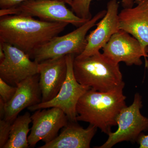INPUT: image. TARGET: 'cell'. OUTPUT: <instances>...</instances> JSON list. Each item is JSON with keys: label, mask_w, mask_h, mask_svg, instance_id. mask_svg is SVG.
<instances>
[{"label": "cell", "mask_w": 148, "mask_h": 148, "mask_svg": "<svg viewBox=\"0 0 148 148\" xmlns=\"http://www.w3.org/2000/svg\"><path fill=\"white\" fill-rule=\"evenodd\" d=\"M137 4L134 8H125L119 14V28L137 39L146 51L148 47V0H141Z\"/></svg>", "instance_id": "cell-14"}, {"label": "cell", "mask_w": 148, "mask_h": 148, "mask_svg": "<svg viewBox=\"0 0 148 148\" xmlns=\"http://www.w3.org/2000/svg\"><path fill=\"white\" fill-rule=\"evenodd\" d=\"M5 103H4L2 99L0 98V118L1 119H3L4 118L5 113Z\"/></svg>", "instance_id": "cell-22"}, {"label": "cell", "mask_w": 148, "mask_h": 148, "mask_svg": "<svg viewBox=\"0 0 148 148\" xmlns=\"http://www.w3.org/2000/svg\"><path fill=\"white\" fill-rule=\"evenodd\" d=\"M39 79V74H37L17 84V90L13 98L5 104L3 119L12 123L24 109L41 103L42 96Z\"/></svg>", "instance_id": "cell-13"}, {"label": "cell", "mask_w": 148, "mask_h": 148, "mask_svg": "<svg viewBox=\"0 0 148 148\" xmlns=\"http://www.w3.org/2000/svg\"><path fill=\"white\" fill-rule=\"evenodd\" d=\"M141 1V0H135V1L137 3H139V2H140Z\"/></svg>", "instance_id": "cell-25"}, {"label": "cell", "mask_w": 148, "mask_h": 148, "mask_svg": "<svg viewBox=\"0 0 148 148\" xmlns=\"http://www.w3.org/2000/svg\"><path fill=\"white\" fill-rule=\"evenodd\" d=\"M61 1H63L64 2L68 4L69 5L71 6V5L72 3L74 0H61Z\"/></svg>", "instance_id": "cell-24"}, {"label": "cell", "mask_w": 148, "mask_h": 148, "mask_svg": "<svg viewBox=\"0 0 148 148\" xmlns=\"http://www.w3.org/2000/svg\"><path fill=\"white\" fill-rule=\"evenodd\" d=\"M102 49L103 54L114 62H124L128 66H141V58L148 57L139 41L121 30L111 37Z\"/></svg>", "instance_id": "cell-10"}, {"label": "cell", "mask_w": 148, "mask_h": 148, "mask_svg": "<svg viewBox=\"0 0 148 148\" xmlns=\"http://www.w3.org/2000/svg\"><path fill=\"white\" fill-rule=\"evenodd\" d=\"M5 58L4 51L3 50L2 46L0 45V61H2Z\"/></svg>", "instance_id": "cell-23"}, {"label": "cell", "mask_w": 148, "mask_h": 148, "mask_svg": "<svg viewBox=\"0 0 148 148\" xmlns=\"http://www.w3.org/2000/svg\"><path fill=\"white\" fill-rule=\"evenodd\" d=\"M41 103L51 101L58 94L66 79V56L47 59L38 63Z\"/></svg>", "instance_id": "cell-12"}, {"label": "cell", "mask_w": 148, "mask_h": 148, "mask_svg": "<svg viewBox=\"0 0 148 148\" xmlns=\"http://www.w3.org/2000/svg\"><path fill=\"white\" fill-rule=\"evenodd\" d=\"M33 123L28 137L29 147H34L40 141L45 144L51 142L57 136L59 130L69 123L68 117L61 109L51 108L39 109L31 115Z\"/></svg>", "instance_id": "cell-9"}, {"label": "cell", "mask_w": 148, "mask_h": 148, "mask_svg": "<svg viewBox=\"0 0 148 148\" xmlns=\"http://www.w3.org/2000/svg\"><path fill=\"white\" fill-rule=\"evenodd\" d=\"M119 3L116 0H110L107 4V12L97 27L86 36V45L84 50L76 57L85 58L100 52L111 38L120 30L119 21Z\"/></svg>", "instance_id": "cell-11"}, {"label": "cell", "mask_w": 148, "mask_h": 148, "mask_svg": "<svg viewBox=\"0 0 148 148\" xmlns=\"http://www.w3.org/2000/svg\"><path fill=\"white\" fill-rule=\"evenodd\" d=\"M30 0H0L1 9L9 8Z\"/></svg>", "instance_id": "cell-20"}, {"label": "cell", "mask_w": 148, "mask_h": 148, "mask_svg": "<svg viewBox=\"0 0 148 148\" xmlns=\"http://www.w3.org/2000/svg\"><path fill=\"white\" fill-rule=\"evenodd\" d=\"M65 3L61 0H30L9 8L1 9L0 17L9 15L37 17L43 21L65 22L77 27L87 21L77 16Z\"/></svg>", "instance_id": "cell-5"}, {"label": "cell", "mask_w": 148, "mask_h": 148, "mask_svg": "<svg viewBox=\"0 0 148 148\" xmlns=\"http://www.w3.org/2000/svg\"><path fill=\"white\" fill-rule=\"evenodd\" d=\"M92 0H74L72 3V11L74 13L80 18L86 21L90 20L92 17L90 12V3ZM123 5L125 8H130L133 6L134 0H121Z\"/></svg>", "instance_id": "cell-17"}, {"label": "cell", "mask_w": 148, "mask_h": 148, "mask_svg": "<svg viewBox=\"0 0 148 148\" xmlns=\"http://www.w3.org/2000/svg\"><path fill=\"white\" fill-rule=\"evenodd\" d=\"M31 122V115L28 112L17 116L11 125L9 138L3 148H29L28 135Z\"/></svg>", "instance_id": "cell-16"}, {"label": "cell", "mask_w": 148, "mask_h": 148, "mask_svg": "<svg viewBox=\"0 0 148 148\" xmlns=\"http://www.w3.org/2000/svg\"><path fill=\"white\" fill-rule=\"evenodd\" d=\"M143 106L142 96L137 92L132 104L123 108L119 114L116 119L117 130L109 133L108 140L102 145L95 148H111L124 141H137L142 132L148 130V118L140 112Z\"/></svg>", "instance_id": "cell-6"}, {"label": "cell", "mask_w": 148, "mask_h": 148, "mask_svg": "<svg viewBox=\"0 0 148 148\" xmlns=\"http://www.w3.org/2000/svg\"><path fill=\"white\" fill-rule=\"evenodd\" d=\"M73 72L78 82L97 91H108L124 82L119 64L100 52L85 58L75 56Z\"/></svg>", "instance_id": "cell-3"}, {"label": "cell", "mask_w": 148, "mask_h": 148, "mask_svg": "<svg viewBox=\"0 0 148 148\" xmlns=\"http://www.w3.org/2000/svg\"><path fill=\"white\" fill-rule=\"evenodd\" d=\"M68 24L21 15L1 16L0 42L18 48L31 57L37 49L58 36Z\"/></svg>", "instance_id": "cell-1"}, {"label": "cell", "mask_w": 148, "mask_h": 148, "mask_svg": "<svg viewBox=\"0 0 148 148\" xmlns=\"http://www.w3.org/2000/svg\"><path fill=\"white\" fill-rule=\"evenodd\" d=\"M11 122L5 119L0 120V148H3L9 138Z\"/></svg>", "instance_id": "cell-19"}, {"label": "cell", "mask_w": 148, "mask_h": 148, "mask_svg": "<svg viewBox=\"0 0 148 148\" xmlns=\"http://www.w3.org/2000/svg\"><path fill=\"white\" fill-rule=\"evenodd\" d=\"M124 82L107 91L90 88L77 104V121L86 122L108 135L116 126L121 111L126 107V97L123 94Z\"/></svg>", "instance_id": "cell-2"}, {"label": "cell", "mask_w": 148, "mask_h": 148, "mask_svg": "<svg viewBox=\"0 0 148 148\" xmlns=\"http://www.w3.org/2000/svg\"><path fill=\"white\" fill-rule=\"evenodd\" d=\"M5 58L0 61V78L16 86L18 83L31 76L39 74L38 63L32 61L24 51L8 43L1 42Z\"/></svg>", "instance_id": "cell-8"}, {"label": "cell", "mask_w": 148, "mask_h": 148, "mask_svg": "<svg viewBox=\"0 0 148 148\" xmlns=\"http://www.w3.org/2000/svg\"><path fill=\"white\" fill-rule=\"evenodd\" d=\"M16 90V86L8 84L0 78V98L2 99L5 103H8L11 100Z\"/></svg>", "instance_id": "cell-18"}, {"label": "cell", "mask_w": 148, "mask_h": 148, "mask_svg": "<svg viewBox=\"0 0 148 148\" xmlns=\"http://www.w3.org/2000/svg\"><path fill=\"white\" fill-rule=\"evenodd\" d=\"M75 56L73 54L66 56L67 75L58 94L50 101L29 107V110L57 108L65 113L69 121L77 122V104L81 97L90 88L77 81L73 72V62Z\"/></svg>", "instance_id": "cell-7"}, {"label": "cell", "mask_w": 148, "mask_h": 148, "mask_svg": "<svg viewBox=\"0 0 148 148\" xmlns=\"http://www.w3.org/2000/svg\"><path fill=\"white\" fill-rule=\"evenodd\" d=\"M97 128L90 124L84 129L77 122L69 121L54 140L39 148H89Z\"/></svg>", "instance_id": "cell-15"}, {"label": "cell", "mask_w": 148, "mask_h": 148, "mask_svg": "<svg viewBox=\"0 0 148 148\" xmlns=\"http://www.w3.org/2000/svg\"><path fill=\"white\" fill-rule=\"evenodd\" d=\"M107 10L99 12L90 20L71 33L56 36L41 47L33 53L31 58L39 63L47 59L66 56L79 55L86 45V35L98 20L105 16Z\"/></svg>", "instance_id": "cell-4"}, {"label": "cell", "mask_w": 148, "mask_h": 148, "mask_svg": "<svg viewBox=\"0 0 148 148\" xmlns=\"http://www.w3.org/2000/svg\"><path fill=\"white\" fill-rule=\"evenodd\" d=\"M146 51H147V54L148 55V47H147V49H146Z\"/></svg>", "instance_id": "cell-26"}, {"label": "cell", "mask_w": 148, "mask_h": 148, "mask_svg": "<svg viewBox=\"0 0 148 148\" xmlns=\"http://www.w3.org/2000/svg\"><path fill=\"white\" fill-rule=\"evenodd\" d=\"M137 142L139 145V148H148V135L141 133L137 139Z\"/></svg>", "instance_id": "cell-21"}]
</instances>
